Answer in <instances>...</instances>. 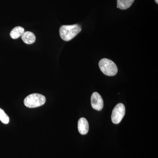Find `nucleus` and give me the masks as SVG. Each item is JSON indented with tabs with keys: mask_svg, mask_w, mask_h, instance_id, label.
Segmentation results:
<instances>
[{
	"mask_svg": "<svg viewBox=\"0 0 158 158\" xmlns=\"http://www.w3.org/2000/svg\"><path fill=\"white\" fill-rule=\"evenodd\" d=\"M81 31V27L78 24L72 25H62L59 29V34L63 40L69 41L73 39Z\"/></svg>",
	"mask_w": 158,
	"mask_h": 158,
	"instance_id": "obj_1",
	"label": "nucleus"
},
{
	"mask_svg": "<svg viewBox=\"0 0 158 158\" xmlns=\"http://www.w3.org/2000/svg\"><path fill=\"white\" fill-rule=\"evenodd\" d=\"M99 67L102 72L108 76H114L118 72L116 64L110 59H101L99 62Z\"/></svg>",
	"mask_w": 158,
	"mask_h": 158,
	"instance_id": "obj_2",
	"label": "nucleus"
},
{
	"mask_svg": "<svg viewBox=\"0 0 158 158\" xmlns=\"http://www.w3.org/2000/svg\"><path fill=\"white\" fill-rule=\"evenodd\" d=\"M45 96L39 94H32L25 98L24 103L26 106L30 108H34L40 106L45 103Z\"/></svg>",
	"mask_w": 158,
	"mask_h": 158,
	"instance_id": "obj_3",
	"label": "nucleus"
},
{
	"mask_svg": "<svg viewBox=\"0 0 158 158\" xmlns=\"http://www.w3.org/2000/svg\"><path fill=\"white\" fill-rule=\"evenodd\" d=\"M125 114V107L123 104L118 103L116 105L112 112L111 118L114 124H118Z\"/></svg>",
	"mask_w": 158,
	"mask_h": 158,
	"instance_id": "obj_4",
	"label": "nucleus"
},
{
	"mask_svg": "<svg viewBox=\"0 0 158 158\" xmlns=\"http://www.w3.org/2000/svg\"><path fill=\"white\" fill-rule=\"evenodd\" d=\"M91 104L92 108L97 111H101L103 108V100L98 92H94L91 97Z\"/></svg>",
	"mask_w": 158,
	"mask_h": 158,
	"instance_id": "obj_5",
	"label": "nucleus"
},
{
	"mask_svg": "<svg viewBox=\"0 0 158 158\" xmlns=\"http://www.w3.org/2000/svg\"><path fill=\"white\" fill-rule=\"evenodd\" d=\"M78 129L79 133L82 135H86L89 131V124L87 119L85 118L79 119L78 122Z\"/></svg>",
	"mask_w": 158,
	"mask_h": 158,
	"instance_id": "obj_6",
	"label": "nucleus"
},
{
	"mask_svg": "<svg viewBox=\"0 0 158 158\" xmlns=\"http://www.w3.org/2000/svg\"><path fill=\"white\" fill-rule=\"evenodd\" d=\"M22 39L25 43L31 44L35 42L36 37L34 33L30 31L24 32L21 36Z\"/></svg>",
	"mask_w": 158,
	"mask_h": 158,
	"instance_id": "obj_7",
	"label": "nucleus"
},
{
	"mask_svg": "<svg viewBox=\"0 0 158 158\" xmlns=\"http://www.w3.org/2000/svg\"><path fill=\"white\" fill-rule=\"evenodd\" d=\"M134 1L135 0H117V8L125 10L132 6Z\"/></svg>",
	"mask_w": 158,
	"mask_h": 158,
	"instance_id": "obj_8",
	"label": "nucleus"
},
{
	"mask_svg": "<svg viewBox=\"0 0 158 158\" xmlns=\"http://www.w3.org/2000/svg\"><path fill=\"white\" fill-rule=\"evenodd\" d=\"M24 32V29L22 27H15L10 32V37L13 39H17L21 36Z\"/></svg>",
	"mask_w": 158,
	"mask_h": 158,
	"instance_id": "obj_9",
	"label": "nucleus"
},
{
	"mask_svg": "<svg viewBox=\"0 0 158 158\" xmlns=\"http://www.w3.org/2000/svg\"><path fill=\"white\" fill-rule=\"evenodd\" d=\"M0 120L4 124H8L9 122V116L1 108H0Z\"/></svg>",
	"mask_w": 158,
	"mask_h": 158,
	"instance_id": "obj_10",
	"label": "nucleus"
},
{
	"mask_svg": "<svg viewBox=\"0 0 158 158\" xmlns=\"http://www.w3.org/2000/svg\"><path fill=\"white\" fill-rule=\"evenodd\" d=\"M155 1L156 3V4H158V0H155Z\"/></svg>",
	"mask_w": 158,
	"mask_h": 158,
	"instance_id": "obj_11",
	"label": "nucleus"
}]
</instances>
